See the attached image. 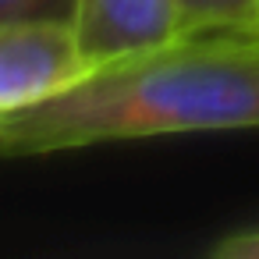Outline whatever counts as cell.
Wrapping results in <instances>:
<instances>
[{
    "mask_svg": "<svg viewBox=\"0 0 259 259\" xmlns=\"http://www.w3.org/2000/svg\"><path fill=\"white\" fill-rule=\"evenodd\" d=\"M71 25L93 71L195 36L181 0H78Z\"/></svg>",
    "mask_w": 259,
    "mask_h": 259,
    "instance_id": "cell-3",
    "label": "cell"
},
{
    "mask_svg": "<svg viewBox=\"0 0 259 259\" xmlns=\"http://www.w3.org/2000/svg\"><path fill=\"white\" fill-rule=\"evenodd\" d=\"M195 32H238L252 22L259 0H181Z\"/></svg>",
    "mask_w": 259,
    "mask_h": 259,
    "instance_id": "cell-4",
    "label": "cell"
},
{
    "mask_svg": "<svg viewBox=\"0 0 259 259\" xmlns=\"http://www.w3.org/2000/svg\"><path fill=\"white\" fill-rule=\"evenodd\" d=\"M213 259H259V227H241L209 245Z\"/></svg>",
    "mask_w": 259,
    "mask_h": 259,
    "instance_id": "cell-6",
    "label": "cell"
},
{
    "mask_svg": "<svg viewBox=\"0 0 259 259\" xmlns=\"http://www.w3.org/2000/svg\"><path fill=\"white\" fill-rule=\"evenodd\" d=\"M78 0H0V25L18 22H75Z\"/></svg>",
    "mask_w": 259,
    "mask_h": 259,
    "instance_id": "cell-5",
    "label": "cell"
},
{
    "mask_svg": "<svg viewBox=\"0 0 259 259\" xmlns=\"http://www.w3.org/2000/svg\"><path fill=\"white\" fill-rule=\"evenodd\" d=\"M252 36H259V32H252Z\"/></svg>",
    "mask_w": 259,
    "mask_h": 259,
    "instance_id": "cell-8",
    "label": "cell"
},
{
    "mask_svg": "<svg viewBox=\"0 0 259 259\" xmlns=\"http://www.w3.org/2000/svg\"><path fill=\"white\" fill-rule=\"evenodd\" d=\"M93 75L75 25L18 22L0 25V114L47 103Z\"/></svg>",
    "mask_w": 259,
    "mask_h": 259,
    "instance_id": "cell-2",
    "label": "cell"
},
{
    "mask_svg": "<svg viewBox=\"0 0 259 259\" xmlns=\"http://www.w3.org/2000/svg\"><path fill=\"white\" fill-rule=\"evenodd\" d=\"M238 32H259V8H255V15H252V22H248L245 29H238Z\"/></svg>",
    "mask_w": 259,
    "mask_h": 259,
    "instance_id": "cell-7",
    "label": "cell"
},
{
    "mask_svg": "<svg viewBox=\"0 0 259 259\" xmlns=\"http://www.w3.org/2000/svg\"><path fill=\"white\" fill-rule=\"evenodd\" d=\"M238 128H259V36L195 32L100 68L47 103L0 114V153L15 160Z\"/></svg>",
    "mask_w": 259,
    "mask_h": 259,
    "instance_id": "cell-1",
    "label": "cell"
}]
</instances>
